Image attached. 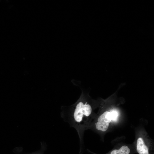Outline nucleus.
<instances>
[{"instance_id": "obj_1", "label": "nucleus", "mask_w": 154, "mask_h": 154, "mask_svg": "<svg viewBox=\"0 0 154 154\" xmlns=\"http://www.w3.org/2000/svg\"><path fill=\"white\" fill-rule=\"evenodd\" d=\"M72 107L68 112H63L61 116L64 121L76 130L82 149L84 131L89 129L96 114L93 113L91 105L84 99H80Z\"/></svg>"}, {"instance_id": "obj_2", "label": "nucleus", "mask_w": 154, "mask_h": 154, "mask_svg": "<svg viewBox=\"0 0 154 154\" xmlns=\"http://www.w3.org/2000/svg\"><path fill=\"white\" fill-rule=\"evenodd\" d=\"M133 143L136 153L138 154H154L153 140L143 127H139L136 129Z\"/></svg>"}, {"instance_id": "obj_3", "label": "nucleus", "mask_w": 154, "mask_h": 154, "mask_svg": "<svg viewBox=\"0 0 154 154\" xmlns=\"http://www.w3.org/2000/svg\"><path fill=\"white\" fill-rule=\"evenodd\" d=\"M87 150L92 154H98ZM135 153L136 152L133 143L128 144L121 143L116 145L112 150L105 154H133Z\"/></svg>"}]
</instances>
